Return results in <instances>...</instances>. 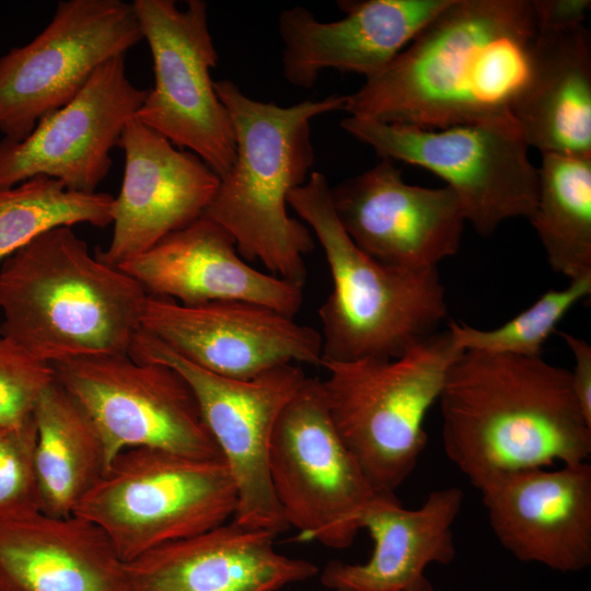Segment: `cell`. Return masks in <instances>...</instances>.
<instances>
[{
  "mask_svg": "<svg viewBox=\"0 0 591 591\" xmlns=\"http://www.w3.org/2000/svg\"><path fill=\"white\" fill-rule=\"evenodd\" d=\"M438 402L445 455L477 489L501 474L591 456V424L570 371L542 356L465 350Z\"/></svg>",
  "mask_w": 591,
  "mask_h": 591,
  "instance_id": "obj_2",
  "label": "cell"
},
{
  "mask_svg": "<svg viewBox=\"0 0 591 591\" xmlns=\"http://www.w3.org/2000/svg\"><path fill=\"white\" fill-rule=\"evenodd\" d=\"M536 39L532 1L450 0L344 111L424 129L513 120Z\"/></svg>",
  "mask_w": 591,
  "mask_h": 591,
  "instance_id": "obj_1",
  "label": "cell"
},
{
  "mask_svg": "<svg viewBox=\"0 0 591 591\" xmlns=\"http://www.w3.org/2000/svg\"><path fill=\"white\" fill-rule=\"evenodd\" d=\"M268 466L287 525L301 540L331 548L352 544L366 509L381 494L338 436L316 378L306 376L281 410Z\"/></svg>",
  "mask_w": 591,
  "mask_h": 591,
  "instance_id": "obj_9",
  "label": "cell"
},
{
  "mask_svg": "<svg viewBox=\"0 0 591 591\" xmlns=\"http://www.w3.org/2000/svg\"><path fill=\"white\" fill-rule=\"evenodd\" d=\"M340 127L380 158L441 177L482 236L491 235L506 220L530 219L535 210L538 167L514 120L424 129L349 116Z\"/></svg>",
  "mask_w": 591,
  "mask_h": 591,
  "instance_id": "obj_8",
  "label": "cell"
},
{
  "mask_svg": "<svg viewBox=\"0 0 591 591\" xmlns=\"http://www.w3.org/2000/svg\"><path fill=\"white\" fill-rule=\"evenodd\" d=\"M215 89L230 114L236 150L202 217L232 236L244 260H259L271 275L304 287V256L315 244L309 228L288 215V195L306 182L314 163L312 119L344 111L346 95L283 107L247 96L230 80L215 81Z\"/></svg>",
  "mask_w": 591,
  "mask_h": 591,
  "instance_id": "obj_4",
  "label": "cell"
},
{
  "mask_svg": "<svg viewBox=\"0 0 591 591\" xmlns=\"http://www.w3.org/2000/svg\"><path fill=\"white\" fill-rule=\"evenodd\" d=\"M33 416L42 512L71 515L108 466L104 443L84 409L56 380Z\"/></svg>",
  "mask_w": 591,
  "mask_h": 591,
  "instance_id": "obj_25",
  "label": "cell"
},
{
  "mask_svg": "<svg viewBox=\"0 0 591 591\" xmlns=\"http://www.w3.org/2000/svg\"><path fill=\"white\" fill-rule=\"evenodd\" d=\"M275 536L232 521L166 543L126 563L129 591H279L317 575L279 554Z\"/></svg>",
  "mask_w": 591,
  "mask_h": 591,
  "instance_id": "obj_21",
  "label": "cell"
},
{
  "mask_svg": "<svg viewBox=\"0 0 591 591\" xmlns=\"http://www.w3.org/2000/svg\"><path fill=\"white\" fill-rule=\"evenodd\" d=\"M118 147L125 167L113 202V236L95 254L117 268L202 217L220 182L198 155L176 148L135 116L125 125Z\"/></svg>",
  "mask_w": 591,
  "mask_h": 591,
  "instance_id": "obj_17",
  "label": "cell"
},
{
  "mask_svg": "<svg viewBox=\"0 0 591 591\" xmlns=\"http://www.w3.org/2000/svg\"><path fill=\"white\" fill-rule=\"evenodd\" d=\"M37 429L34 416L0 425V521L40 509L35 464Z\"/></svg>",
  "mask_w": 591,
  "mask_h": 591,
  "instance_id": "obj_29",
  "label": "cell"
},
{
  "mask_svg": "<svg viewBox=\"0 0 591 591\" xmlns=\"http://www.w3.org/2000/svg\"><path fill=\"white\" fill-rule=\"evenodd\" d=\"M0 591H129V580L100 528L38 511L0 521Z\"/></svg>",
  "mask_w": 591,
  "mask_h": 591,
  "instance_id": "obj_23",
  "label": "cell"
},
{
  "mask_svg": "<svg viewBox=\"0 0 591 591\" xmlns=\"http://www.w3.org/2000/svg\"><path fill=\"white\" fill-rule=\"evenodd\" d=\"M512 117L542 154L591 155V38L583 24L537 32Z\"/></svg>",
  "mask_w": 591,
  "mask_h": 591,
  "instance_id": "obj_24",
  "label": "cell"
},
{
  "mask_svg": "<svg viewBox=\"0 0 591 591\" xmlns=\"http://www.w3.org/2000/svg\"><path fill=\"white\" fill-rule=\"evenodd\" d=\"M153 60L154 85L135 117L178 149L198 155L219 177L235 159V132L210 71L219 60L208 5L188 0L132 2Z\"/></svg>",
  "mask_w": 591,
  "mask_h": 591,
  "instance_id": "obj_11",
  "label": "cell"
},
{
  "mask_svg": "<svg viewBox=\"0 0 591 591\" xmlns=\"http://www.w3.org/2000/svg\"><path fill=\"white\" fill-rule=\"evenodd\" d=\"M463 491L448 487L431 491L418 509H406L395 494H379L366 509L361 529L372 541L362 564L331 560L324 567V587L349 591H407L426 580L430 564L447 565L456 554L453 524Z\"/></svg>",
  "mask_w": 591,
  "mask_h": 591,
  "instance_id": "obj_22",
  "label": "cell"
},
{
  "mask_svg": "<svg viewBox=\"0 0 591 591\" xmlns=\"http://www.w3.org/2000/svg\"><path fill=\"white\" fill-rule=\"evenodd\" d=\"M55 380L50 363L0 336V425L32 416L39 397Z\"/></svg>",
  "mask_w": 591,
  "mask_h": 591,
  "instance_id": "obj_30",
  "label": "cell"
},
{
  "mask_svg": "<svg viewBox=\"0 0 591 591\" xmlns=\"http://www.w3.org/2000/svg\"><path fill=\"white\" fill-rule=\"evenodd\" d=\"M450 0H344L340 20L318 21L296 5L280 13L282 73L312 88L326 69L369 78L387 66Z\"/></svg>",
  "mask_w": 591,
  "mask_h": 591,
  "instance_id": "obj_19",
  "label": "cell"
},
{
  "mask_svg": "<svg viewBox=\"0 0 591 591\" xmlns=\"http://www.w3.org/2000/svg\"><path fill=\"white\" fill-rule=\"evenodd\" d=\"M146 298L71 227L55 228L0 264V336L51 366L129 355Z\"/></svg>",
  "mask_w": 591,
  "mask_h": 591,
  "instance_id": "obj_3",
  "label": "cell"
},
{
  "mask_svg": "<svg viewBox=\"0 0 591 591\" xmlns=\"http://www.w3.org/2000/svg\"><path fill=\"white\" fill-rule=\"evenodd\" d=\"M129 356L175 369L189 384L204 421L233 478L237 505L233 521L276 535L287 525L271 486L268 457L277 419L306 379L297 363L251 380H233L184 359L141 328Z\"/></svg>",
  "mask_w": 591,
  "mask_h": 591,
  "instance_id": "obj_10",
  "label": "cell"
},
{
  "mask_svg": "<svg viewBox=\"0 0 591 591\" xmlns=\"http://www.w3.org/2000/svg\"><path fill=\"white\" fill-rule=\"evenodd\" d=\"M113 202L107 193L69 190L61 181L46 175L0 188V264L51 229L112 224Z\"/></svg>",
  "mask_w": 591,
  "mask_h": 591,
  "instance_id": "obj_27",
  "label": "cell"
},
{
  "mask_svg": "<svg viewBox=\"0 0 591 591\" xmlns=\"http://www.w3.org/2000/svg\"><path fill=\"white\" fill-rule=\"evenodd\" d=\"M591 293V277L569 280L560 290L544 292L528 309L499 327L480 329L451 320L448 324L455 345L463 351L540 357L558 323Z\"/></svg>",
  "mask_w": 591,
  "mask_h": 591,
  "instance_id": "obj_28",
  "label": "cell"
},
{
  "mask_svg": "<svg viewBox=\"0 0 591 591\" xmlns=\"http://www.w3.org/2000/svg\"><path fill=\"white\" fill-rule=\"evenodd\" d=\"M538 33L558 32L583 24L590 0H532Z\"/></svg>",
  "mask_w": 591,
  "mask_h": 591,
  "instance_id": "obj_31",
  "label": "cell"
},
{
  "mask_svg": "<svg viewBox=\"0 0 591 591\" xmlns=\"http://www.w3.org/2000/svg\"><path fill=\"white\" fill-rule=\"evenodd\" d=\"M336 217L352 242L372 258L412 270L438 269L457 253L466 223L448 187L407 184L395 161L329 187Z\"/></svg>",
  "mask_w": 591,
  "mask_h": 591,
  "instance_id": "obj_16",
  "label": "cell"
},
{
  "mask_svg": "<svg viewBox=\"0 0 591 591\" xmlns=\"http://www.w3.org/2000/svg\"><path fill=\"white\" fill-rule=\"evenodd\" d=\"M140 328L197 367L233 380L288 363L322 362L318 331L251 302L184 305L147 294Z\"/></svg>",
  "mask_w": 591,
  "mask_h": 591,
  "instance_id": "obj_14",
  "label": "cell"
},
{
  "mask_svg": "<svg viewBox=\"0 0 591 591\" xmlns=\"http://www.w3.org/2000/svg\"><path fill=\"white\" fill-rule=\"evenodd\" d=\"M53 368L56 381L94 424L108 465L135 448L222 460L193 390L175 369L129 355L73 359Z\"/></svg>",
  "mask_w": 591,
  "mask_h": 591,
  "instance_id": "obj_12",
  "label": "cell"
},
{
  "mask_svg": "<svg viewBox=\"0 0 591 591\" xmlns=\"http://www.w3.org/2000/svg\"><path fill=\"white\" fill-rule=\"evenodd\" d=\"M573 356L571 387L586 419L591 424V346L582 338L557 332Z\"/></svg>",
  "mask_w": 591,
  "mask_h": 591,
  "instance_id": "obj_32",
  "label": "cell"
},
{
  "mask_svg": "<svg viewBox=\"0 0 591 591\" xmlns=\"http://www.w3.org/2000/svg\"><path fill=\"white\" fill-rule=\"evenodd\" d=\"M462 352L445 329L398 358L322 363L335 429L378 493L395 494L415 470L427 443L426 416Z\"/></svg>",
  "mask_w": 591,
  "mask_h": 591,
  "instance_id": "obj_6",
  "label": "cell"
},
{
  "mask_svg": "<svg viewBox=\"0 0 591 591\" xmlns=\"http://www.w3.org/2000/svg\"><path fill=\"white\" fill-rule=\"evenodd\" d=\"M143 39L132 3L61 0L28 44L0 57V132L25 139L46 116L67 105L105 60Z\"/></svg>",
  "mask_w": 591,
  "mask_h": 591,
  "instance_id": "obj_13",
  "label": "cell"
},
{
  "mask_svg": "<svg viewBox=\"0 0 591 591\" xmlns=\"http://www.w3.org/2000/svg\"><path fill=\"white\" fill-rule=\"evenodd\" d=\"M118 268L148 296L184 305L244 301L294 317L303 302V287L253 268L232 236L205 217Z\"/></svg>",
  "mask_w": 591,
  "mask_h": 591,
  "instance_id": "obj_20",
  "label": "cell"
},
{
  "mask_svg": "<svg viewBox=\"0 0 591 591\" xmlns=\"http://www.w3.org/2000/svg\"><path fill=\"white\" fill-rule=\"evenodd\" d=\"M337 591H349V590H337ZM407 591H433V588L430 581L426 579Z\"/></svg>",
  "mask_w": 591,
  "mask_h": 591,
  "instance_id": "obj_33",
  "label": "cell"
},
{
  "mask_svg": "<svg viewBox=\"0 0 591 591\" xmlns=\"http://www.w3.org/2000/svg\"><path fill=\"white\" fill-rule=\"evenodd\" d=\"M529 221L554 271L569 280L591 277V155L542 154Z\"/></svg>",
  "mask_w": 591,
  "mask_h": 591,
  "instance_id": "obj_26",
  "label": "cell"
},
{
  "mask_svg": "<svg viewBox=\"0 0 591 591\" xmlns=\"http://www.w3.org/2000/svg\"><path fill=\"white\" fill-rule=\"evenodd\" d=\"M478 490L495 536L518 560L564 573L589 567V462L501 474Z\"/></svg>",
  "mask_w": 591,
  "mask_h": 591,
  "instance_id": "obj_18",
  "label": "cell"
},
{
  "mask_svg": "<svg viewBox=\"0 0 591 591\" xmlns=\"http://www.w3.org/2000/svg\"><path fill=\"white\" fill-rule=\"evenodd\" d=\"M236 488L221 459L135 448L117 454L73 514L100 528L129 563L234 517Z\"/></svg>",
  "mask_w": 591,
  "mask_h": 591,
  "instance_id": "obj_7",
  "label": "cell"
},
{
  "mask_svg": "<svg viewBox=\"0 0 591 591\" xmlns=\"http://www.w3.org/2000/svg\"><path fill=\"white\" fill-rule=\"evenodd\" d=\"M147 94L128 79L125 55L105 60L73 100L25 139L0 140V188L46 175L69 190L95 193L111 170L112 149Z\"/></svg>",
  "mask_w": 591,
  "mask_h": 591,
  "instance_id": "obj_15",
  "label": "cell"
},
{
  "mask_svg": "<svg viewBox=\"0 0 591 591\" xmlns=\"http://www.w3.org/2000/svg\"><path fill=\"white\" fill-rule=\"evenodd\" d=\"M321 172L292 189L288 205L311 227L329 267L333 289L318 309L322 363L394 359L438 332L445 290L438 269L383 264L362 252L336 217Z\"/></svg>",
  "mask_w": 591,
  "mask_h": 591,
  "instance_id": "obj_5",
  "label": "cell"
}]
</instances>
